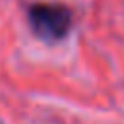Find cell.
<instances>
[{
	"instance_id": "6da1fadb",
	"label": "cell",
	"mask_w": 124,
	"mask_h": 124,
	"mask_svg": "<svg viewBox=\"0 0 124 124\" xmlns=\"http://www.w3.org/2000/svg\"><path fill=\"white\" fill-rule=\"evenodd\" d=\"M29 27L43 41H60L72 27V14L58 4H33L29 8Z\"/></svg>"
}]
</instances>
